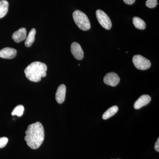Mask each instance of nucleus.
Wrapping results in <instances>:
<instances>
[{"label": "nucleus", "mask_w": 159, "mask_h": 159, "mask_svg": "<svg viewBox=\"0 0 159 159\" xmlns=\"http://www.w3.org/2000/svg\"><path fill=\"white\" fill-rule=\"evenodd\" d=\"M8 139L6 137H2L0 138V148H4L8 143Z\"/></svg>", "instance_id": "obj_18"}, {"label": "nucleus", "mask_w": 159, "mask_h": 159, "mask_svg": "<svg viewBox=\"0 0 159 159\" xmlns=\"http://www.w3.org/2000/svg\"><path fill=\"white\" fill-rule=\"evenodd\" d=\"M35 34H36V30L34 29H31L29 32V35L26 38L25 42V46L26 47L29 48L32 45L35 40Z\"/></svg>", "instance_id": "obj_13"}, {"label": "nucleus", "mask_w": 159, "mask_h": 159, "mask_svg": "<svg viewBox=\"0 0 159 159\" xmlns=\"http://www.w3.org/2000/svg\"><path fill=\"white\" fill-rule=\"evenodd\" d=\"M25 140L27 145L33 149H38L44 140V129L40 122L32 123L28 126L25 131Z\"/></svg>", "instance_id": "obj_1"}, {"label": "nucleus", "mask_w": 159, "mask_h": 159, "mask_svg": "<svg viewBox=\"0 0 159 159\" xmlns=\"http://www.w3.org/2000/svg\"><path fill=\"white\" fill-rule=\"evenodd\" d=\"M16 50L12 48H4L0 51V57L5 59H12L16 56Z\"/></svg>", "instance_id": "obj_8"}, {"label": "nucleus", "mask_w": 159, "mask_h": 159, "mask_svg": "<svg viewBox=\"0 0 159 159\" xmlns=\"http://www.w3.org/2000/svg\"><path fill=\"white\" fill-rule=\"evenodd\" d=\"M157 4V0H147L146 6L148 8L152 9L156 7Z\"/></svg>", "instance_id": "obj_17"}, {"label": "nucleus", "mask_w": 159, "mask_h": 159, "mask_svg": "<svg viewBox=\"0 0 159 159\" xmlns=\"http://www.w3.org/2000/svg\"></svg>", "instance_id": "obj_22"}, {"label": "nucleus", "mask_w": 159, "mask_h": 159, "mask_svg": "<svg viewBox=\"0 0 159 159\" xmlns=\"http://www.w3.org/2000/svg\"><path fill=\"white\" fill-rule=\"evenodd\" d=\"M48 67L45 64L40 61L31 63L25 70L26 77L32 82H39L42 77L47 75Z\"/></svg>", "instance_id": "obj_2"}, {"label": "nucleus", "mask_w": 159, "mask_h": 159, "mask_svg": "<svg viewBox=\"0 0 159 159\" xmlns=\"http://www.w3.org/2000/svg\"><path fill=\"white\" fill-rule=\"evenodd\" d=\"M26 29L25 28H22L13 33L12 35V38L15 42L19 43L25 40L26 39Z\"/></svg>", "instance_id": "obj_11"}, {"label": "nucleus", "mask_w": 159, "mask_h": 159, "mask_svg": "<svg viewBox=\"0 0 159 159\" xmlns=\"http://www.w3.org/2000/svg\"><path fill=\"white\" fill-rule=\"evenodd\" d=\"M103 82L107 85L116 86L120 82V78L118 74L114 72H111L105 75L103 78Z\"/></svg>", "instance_id": "obj_6"}, {"label": "nucleus", "mask_w": 159, "mask_h": 159, "mask_svg": "<svg viewBox=\"0 0 159 159\" xmlns=\"http://www.w3.org/2000/svg\"><path fill=\"white\" fill-rule=\"evenodd\" d=\"M96 16L98 21L104 29L110 30L111 28V21L107 14L102 10L98 9L96 11Z\"/></svg>", "instance_id": "obj_5"}, {"label": "nucleus", "mask_w": 159, "mask_h": 159, "mask_svg": "<svg viewBox=\"0 0 159 159\" xmlns=\"http://www.w3.org/2000/svg\"><path fill=\"white\" fill-rule=\"evenodd\" d=\"M25 111L24 107L22 105H19L17 106L16 107H15L12 112L11 115L12 116H17L20 117L23 115L24 111Z\"/></svg>", "instance_id": "obj_16"}, {"label": "nucleus", "mask_w": 159, "mask_h": 159, "mask_svg": "<svg viewBox=\"0 0 159 159\" xmlns=\"http://www.w3.org/2000/svg\"><path fill=\"white\" fill-rule=\"evenodd\" d=\"M151 100V98L149 95H143L141 96L134 104V108L138 110L143 107L147 105Z\"/></svg>", "instance_id": "obj_9"}, {"label": "nucleus", "mask_w": 159, "mask_h": 159, "mask_svg": "<svg viewBox=\"0 0 159 159\" xmlns=\"http://www.w3.org/2000/svg\"><path fill=\"white\" fill-rule=\"evenodd\" d=\"M78 66H80V64H78Z\"/></svg>", "instance_id": "obj_21"}, {"label": "nucleus", "mask_w": 159, "mask_h": 159, "mask_svg": "<svg viewBox=\"0 0 159 159\" xmlns=\"http://www.w3.org/2000/svg\"><path fill=\"white\" fill-rule=\"evenodd\" d=\"M155 149L156 151L157 152H159V139H157V140L156 142L155 143V144L154 146Z\"/></svg>", "instance_id": "obj_19"}, {"label": "nucleus", "mask_w": 159, "mask_h": 159, "mask_svg": "<svg viewBox=\"0 0 159 159\" xmlns=\"http://www.w3.org/2000/svg\"><path fill=\"white\" fill-rule=\"evenodd\" d=\"M66 88L64 84H61L57 89L55 94V99L59 104H61L64 102L66 98Z\"/></svg>", "instance_id": "obj_10"}, {"label": "nucleus", "mask_w": 159, "mask_h": 159, "mask_svg": "<svg viewBox=\"0 0 159 159\" xmlns=\"http://www.w3.org/2000/svg\"><path fill=\"white\" fill-rule=\"evenodd\" d=\"M73 19L77 27L83 31L90 29L91 24L87 16L82 11L76 10L73 13Z\"/></svg>", "instance_id": "obj_3"}, {"label": "nucleus", "mask_w": 159, "mask_h": 159, "mask_svg": "<svg viewBox=\"0 0 159 159\" xmlns=\"http://www.w3.org/2000/svg\"><path fill=\"white\" fill-rule=\"evenodd\" d=\"M133 22L135 28L140 30H144L146 28L145 21L139 17H134Z\"/></svg>", "instance_id": "obj_15"}, {"label": "nucleus", "mask_w": 159, "mask_h": 159, "mask_svg": "<svg viewBox=\"0 0 159 159\" xmlns=\"http://www.w3.org/2000/svg\"><path fill=\"white\" fill-rule=\"evenodd\" d=\"M132 61L135 67L141 70H148L151 66L150 61L141 55H134Z\"/></svg>", "instance_id": "obj_4"}, {"label": "nucleus", "mask_w": 159, "mask_h": 159, "mask_svg": "<svg viewBox=\"0 0 159 159\" xmlns=\"http://www.w3.org/2000/svg\"><path fill=\"white\" fill-rule=\"evenodd\" d=\"M71 52L74 57L78 60H81L84 58V51L78 43H72L71 46Z\"/></svg>", "instance_id": "obj_7"}, {"label": "nucleus", "mask_w": 159, "mask_h": 159, "mask_svg": "<svg viewBox=\"0 0 159 159\" xmlns=\"http://www.w3.org/2000/svg\"><path fill=\"white\" fill-rule=\"evenodd\" d=\"M119 111V107L117 106H113L107 109L102 115V119L106 120L112 117L117 113Z\"/></svg>", "instance_id": "obj_12"}, {"label": "nucleus", "mask_w": 159, "mask_h": 159, "mask_svg": "<svg viewBox=\"0 0 159 159\" xmlns=\"http://www.w3.org/2000/svg\"><path fill=\"white\" fill-rule=\"evenodd\" d=\"M136 0H123V2L125 4L127 5H132L135 2Z\"/></svg>", "instance_id": "obj_20"}, {"label": "nucleus", "mask_w": 159, "mask_h": 159, "mask_svg": "<svg viewBox=\"0 0 159 159\" xmlns=\"http://www.w3.org/2000/svg\"><path fill=\"white\" fill-rule=\"evenodd\" d=\"M9 5V3L6 0L0 1V19L2 18L7 14Z\"/></svg>", "instance_id": "obj_14"}]
</instances>
